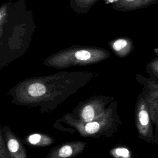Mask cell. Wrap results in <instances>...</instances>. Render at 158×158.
I'll use <instances>...</instances> for the list:
<instances>
[{
    "label": "cell",
    "instance_id": "2e32d148",
    "mask_svg": "<svg viewBox=\"0 0 158 158\" xmlns=\"http://www.w3.org/2000/svg\"><path fill=\"white\" fill-rule=\"evenodd\" d=\"M106 3H110V4H114L116 2H117L118 0H104Z\"/></svg>",
    "mask_w": 158,
    "mask_h": 158
},
{
    "label": "cell",
    "instance_id": "4fadbf2b",
    "mask_svg": "<svg viewBox=\"0 0 158 158\" xmlns=\"http://www.w3.org/2000/svg\"><path fill=\"white\" fill-rule=\"evenodd\" d=\"M146 72L150 80L158 81V57L153 58L146 65Z\"/></svg>",
    "mask_w": 158,
    "mask_h": 158
},
{
    "label": "cell",
    "instance_id": "5bb4252c",
    "mask_svg": "<svg viewBox=\"0 0 158 158\" xmlns=\"http://www.w3.org/2000/svg\"><path fill=\"white\" fill-rule=\"evenodd\" d=\"M110 156L114 158H131L130 151L125 147H117L113 148L110 151Z\"/></svg>",
    "mask_w": 158,
    "mask_h": 158
},
{
    "label": "cell",
    "instance_id": "30bf717a",
    "mask_svg": "<svg viewBox=\"0 0 158 158\" xmlns=\"http://www.w3.org/2000/svg\"><path fill=\"white\" fill-rule=\"evenodd\" d=\"M23 141L25 144L32 146L45 147L51 145L54 142V139L52 137L46 134L33 133L26 136Z\"/></svg>",
    "mask_w": 158,
    "mask_h": 158
},
{
    "label": "cell",
    "instance_id": "9a60e30c",
    "mask_svg": "<svg viewBox=\"0 0 158 158\" xmlns=\"http://www.w3.org/2000/svg\"><path fill=\"white\" fill-rule=\"evenodd\" d=\"M0 158H9L8 151L7 150L4 138L0 129Z\"/></svg>",
    "mask_w": 158,
    "mask_h": 158
},
{
    "label": "cell",
    "instance_id": "9c48e42d",
    "mask_svg": "<svg viewBox=\"0 0 158 158\" xmlns=\"http://www.w3.org/2000/svg\"><path fill=\"white\" fill-rule=\"evenodd\" d=\"M158 0H118L112 4L113 9L121 12L133 11L156 4Z\"/></svg>",
    "mask_w": 158,
    "mask_h": 158
},
{
    "label": "cell",
    "instance_id": "ba28073f",
    "mask_svg": "<svg viewBox=\"0 0 158 158\" xmlns=\"http://www.w3.org/2000/svg\"><path fill=\"white\" fill-rule=\"evenodd\" d=\"M108 45L112 51L120 58L128 56L134 49L133 40L127 36H122L112 40L108 42Z\"/></svg>",
    "mask_w": 158,
    "mask_h": 158
},
{
    "label": "cell",
    "instance_id": "6da1fadb",
    "mask_svg": "<svg viewBox=\"0 0 158 158\" xmlns=\"http://www.w3.org/2000/svg\"><path fill=\"white\" fill-rule=\"evenodd\" d=\"M118 101L115 99L107 108L106 112L96 119L81 122L67 113L56 123H62L67 127H62L63 131L70 133L77 132L80 136L86 138H110L114 136L122 124V120L117 112Z\"/></svg>",
    "mask_w": 158,
    "mask_h": 158
},
{
    "label": "cell",
    "instance_id": "7a4b0ae2",
    "mask_svg": "<svg viewBox=\"0 0 158 158\" xmlns=\"http://www.w3.org/2000/svg\"><path fill=\"white\" fill-rule=\"evenodd\" d=\"M110 52L104 48L77 45L64 52L60 56L62 64L67 67L87 66L107 60Z\"/></svg>",
    "mask_w": 158,
    "mask_h": 158
},
{
    "label": "cell",
    "instance_id": "8992f818",
    "mask_svg": "<svg viewBox=\"0 0 158 158\" xmlns=\"http://www.w3.org/2000/svg\"><path fill=\"white\" fill-rule=\"evenodd\" d=\"M87 145L81 141L64 143L51 149L45 158H75L84 151Z\"/></svg>",
    "mask_w": 158,
    "mask_h": 158
},
{
    "label": "cell",
    "instance_id": "8fae6325",
    "mask_svg": "<svg viewBox=\"0 0 158 158\" xmlns=\"http://www.w3.org/2000/svg\"><path fill=\"white\" fill-rule=\"evenodd\" d=\"M99 0H71L72 9L78 14L88 13L93 6Z\"/></svg>",
    "mask_w": 158,
    "mask_h": 158
},
{
    "label": "cell",
    "instance_id": "3957f363",
    "mask_svg": "<svg viewBox=\"0 0 158 158\" xmlns=\"http://www.w3.org/2000/svg\"><path fill=\"white\" fill-rule=\"evenodd\" d=\"M115 99V98L113 96L94 95L80 101L69 114L80 122H90L101 116L109 104Z\"/></svg>",
    "mask_w": 158,
    "mask_h": 158
},
{
    "label": "cell",
    "instance_id": "5b68a950",
    "mask_svg": "<svg viewBox=\"0 0 158 158\" xmlns=\"http://www.w3.org/2000/svg\"><path fill=\"white\" fill-rule=\"evenodd\" d=\"M136 80L143 85L141 91L150 111L154 127V144H158V81H151L140 74H136Z\"/></svg>",
    "mask_w": 158,
    "mask_h": 158
},
{
    "label": "cell",
    "instance_id": "e0dca14e",
    "mask_svg": "<svg viewBox=\"0 0 158 158\" xmlns=\"http://www.w3.org/2000/svg\"><path fill=\"white\" fill-rule=\"evenodd\" d=\"M0 19H1V15H0Z\"/></svg>",
    "mask_w": 158,
    "mask_h": 158
},
{
    "label": "cell",
    "instance_id": "52a82bcc",
    "mask_svg": "<svg viewBox=\"0 0 158 158\" xmlns=\"http://www.w3.org/2000/svg\"><path fill=\"white\" fill-rule=\"evenodd\" d=\"M9 158H27V151L23 143L15 134L5 126L1 129Z\"/></svg>",
    "mask_w": 158,
    "mask_h": 158
},
{
    "label": "cell",
    "instance_id": "7c38bea8",
    "mask_svg": "<svg viewBox=\"0 0 158 158\" xmlns=\"http://www.w3.org/2000/svg\"><path fill=\"white\" fill-rule=\"evenodd\" d=\"M27 93L29 97L34 99V102L36 99L43 97L46 93V86L40 83H34L28 86Z\"/></svg>",
    "mask_w": 158,
    "mask_h": 158
},
{
    "label": "cell",
    "instance_id": "277c9868",
    "mask_svg": "<svg viewBox=\"0 0 158 158\" xmlns=\"http://www.w3.org/2000/svg\"><path fill=\"white\" fill-rule=\"evenodd\" d=\"M135 121L138 137L149 144H154L153 123L150 111L142 91L138 96L135 103Z\"/></svg>",
    "mask_w": 158,
    "mask_h": 158
}]
</instances>
